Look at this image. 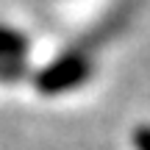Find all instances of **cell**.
Here are the masks:
<instances>
[{
    "mask_svg": "<svg viewBox=\"0 0 150 150\" xmlns=\"http://www.w3.org/2000/svg\"><path fill=\"white\" fill-rule=\"evenodd\" d=\"M92 70H95V64L83 50H67L59 59H53L47 67L33 72V83L42 95L56 97V95H64V92L83 86L92 78Z\"/></svg>",
    "mask_w": 150,
    "mask_h": 150,
    "instance_id": "cell-1",
    "label": "cell"
},
{
    "mask_svg": "<svg viewBox=\"0 0 150 150\" xmlns=\"http://www.w3.org/2000/svg\"><path fill=\"white\" fill-rule=\"evenodd\" d=\"M28 50H31V39L22 31L11 25H0V59L6 61H25Z\"/></svg>",
    "mask_w": 150,
    "mask_h": 150,
    "instance_id": "cell-2",
    "label": "cell"
},
{
    "mask_svg": "<svg viewBox=\"0 0 150 150\" xmlns=\"http://www.w3.org/2000/svg\"><path fill=\"white\" fill-rule=\"evenodd\" d=\"M28 75V64L25 61H6L0 59V83H14V81H22Z\"/></svg>",
    "mask_w": 150,
    "mask_h": 150,
    "instance_id": "cell-3",
    "label": "cell"
},
{
    "mask_svg": "<svg viewBox=\"0 0 150 150\" xmlns=\"http://www.w3.org/2000/svg\"><path fill=\"white\" fill-rule=\"evenodd\" d=\"M131 142H134L136 150H150V125H139L131 134Z\"/></svg>",
    "mask_w": 150,
    "mask_h": 150,
    "instance_id": "cell-4",
    "label": "cell"
}]
</instances>
